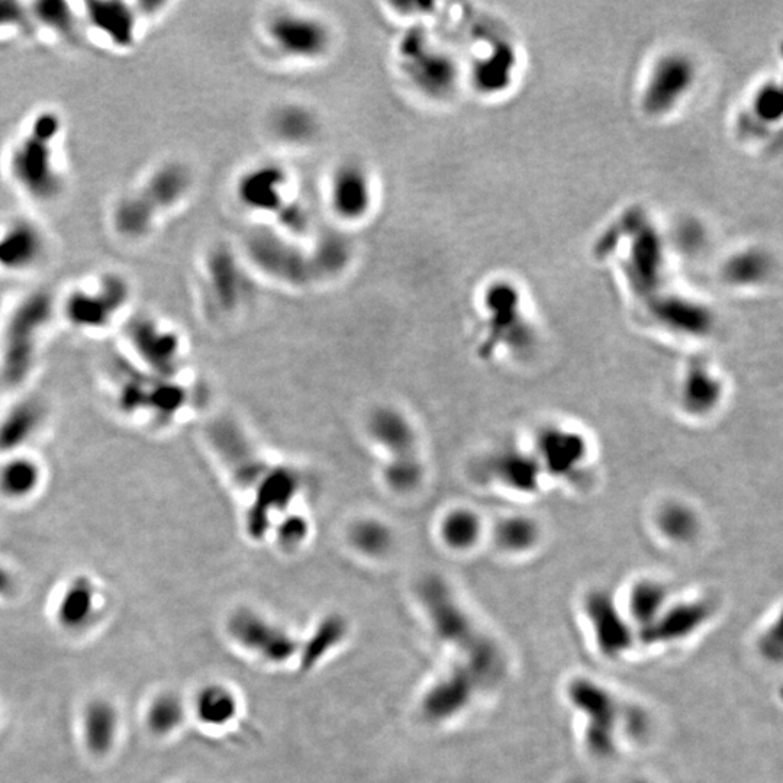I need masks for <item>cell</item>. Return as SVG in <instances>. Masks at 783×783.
<instances>
[{"label":"cell","mask_w":783,"mask_h":783,"mask_svg":"<svg viewBox=\"0 0 783 783\" xmlns=\"http://www.w3.org/2000/svg\"><path fill=\"white\" fill-rule=\"evenodd\" d=\"M270 131L277 141L292 147H305L319 137L318 116L304 105L280 106L270 118Z\"/></svg>","instance_id":"25"},{"label":"cell","mask_w":783,"mask_h":783,"mask_svg":"<svg viewBox=\"0 0 783 783\" xmlns=\"http://www.w3.org/2000/svg\"><path fill=\"white\" fill-rule=\"evenodd\" d=\"M86 40L101 47L128 53L140 43L145 28L156 18L163 3L85 2L79 3Z\"/></svg>","instance_id":"7"},{"label":"cell","mask_w":783,"mask_h":783,"mask_svg":"<svg viewBox=\"0 0 783 783\" xmlns=\"http://www.w3.org/2000/svg\"><path fill=\"white\" fill-rule=\"evenodd\" d=\"M31 18L25 3L0 2V40L32 37Z\"/></svg>","instance_id":"36"},{"label":"cell","mask_w":783,"mask_h":783,"mask_svg":"<svg viewBox=\"0 0 783 783\" xmlns=\"http://www.w3.org/2000/svg\"><path fill=\"white\" fill-rule=\"evenodd\" d=\"M251 253L260 269L277 282L290 286H306L318 282L311 256H304L292 244H283L280 238L259 237Z\"/></svg>","instance_id":"17"},{"label":"cell","mask_w":783,"mask_h":783,"mask_svg":"<svg viewBox=\"0 0 783 783\" xmlns=\"http://www.w3.org/2000/svg\"><path fill=\"white\" fill-rule=\"evenodd\" d=\"M547 482L578 485L594 463V444L585 430L563 421L541 424L528 444Z\"/></svg>","instance_id":"6"},{"label":"cell","mask_w":783,"mask_h":783,"mask_svg":"<svg viewBox=\"0 0 783 783\" xmlns=\"http://www.w3.org/2000/svg\"><path fill=\"white\" fill-rule=\"evenodd\" d=\"M263 43L273 56L296 66H315L328 60L335 47L333 25L317 12L280 8L261 24Z\"/></svg>","instance_id":"4"},{"label":"cell","mask_w":783,"mask_h":783,"mask_svg":"<svg viewBox=\"0 0 783 783\" xmlns=\"http://www.w3.org/2000/svg\"><path fill=\"white\" fill-rule=\"evenodd\" d=\"M185 718V707L179 696L163 694L157 696L147 711V725L156 736L173 733Z\"/></svg>","instance_id":"32"},{"label":"cell","mask_w":783,"mask_h":783,"mask_svg":"<svg viewBox=\"0 0 783 783\" xmlns=\"http://www.w3.org/2000/svg\"><path fill=\"white\" fill-rule=\"evenodd\" d=\"M193 188L195 176L188 164L174 159L159 161L111 203L108 224L112 234L132 246L145 243L186 205Z\"/></svg>","instance_id":"2"},{"label":"cell","mask_w":783,"mask_h":783,"mask_svg":"<svg viewBox=\"0 0 783 783\" xmlns=\"http://www.w3.org/2000/svg\"><path fill=\"white\" fill-rule=\"evenodd\" d=\"M96 608V591L89 579L73 580L57 608V618L66 630H83L92 621Z\"/></svg>","instance_id":"28"},{"label":"cell","mask_w":783,"mask_h":783,"mask_svg":"<svg viewBox=\"0 0 783 783\" xmlns=\"http://www.w3.org/2000/svg\"><path fill=\"white\" fill-rule=\"evenodd\" d=\"M438 536L450 550L464 553L478 547L485 536V524L475 509L451 508L440 520Z\"/></svg>","instance_id":"26"},{"label":"cell","mask_w":783,"mask_h":783,"mask_svg":"<svg viewBox=\"0 0 783 783\" xmlns=\"http://www.w3.org/2000/svg\"><path fill=\"white\" fill-rule=\"evenodd\" d=\"M348 540L360 553L369 557H380L392 549L393 533L385 522L375 518H363L351 525Z\"/></svg>","instance_id":"30"},{"label":"cell","mask_w":783,"mask_h":783,"mask_svg":"<svg viewBox=\"0 0 783 783\" xmlns=\"http://www.w3.org/2000/svg\"><path fill=\"white\" fill-rule=\"evenodd\" d=\"M128 337L145 362L153 364L161 375H173L182 353L179 335L157 319L138 317L128 325Z\"/></svg>","instance_id":"19"},{"label":"cell","mask_w":783,"mask_h":783,"mask_svg":"<svg viewBox=\"0 0 783 783\" xmlns=\"http://www.w3.org/2000/svg\"><path fill=\"white\" fill-rule=\"evenodd\" d=\"M493 546L508 557H525L540 549L544 530L534 515L512 512L502 515L491 528Z\"/></svg>","instance_id":"22"},{"label":"cell","mask_w":783,"mask_h":783,"mask_svg":"<svg viewBox=\"0 0 783 783\" xmlns=\"http://www.w3.org/2000/svg\"><path fill=\"white\" fill-rule=\"evenodd\" d=\"M66 128L61 112L44 106L27 116L6 145V180L32 205H54L69 189Z\"/></svg>","instance_id":"1"},{"label":"cell","mask_w":783,"mask_h":783,"mask_svg":"<svg viewBox=\"0 0 783 783\" xmlns=\"http://www.w3.org/2000/svg\"><path fill=\"white\" fill-rule=\"evenodd\" d=\"M199 276L209 304L218 311H235L248 295L244 272L228 248H211L202 259Z\"/></svg>","instance_id":"15"},{"label":"cell","mask_w":783,"mask_h":783,"mask_svg":"<svg viewBox=\"0 0 783 783\" xmlns=\"http://www.w3.org/2000/svg\"><path fill=\"white\" fill-rule=\"evenodd\" d=\"M475 467L480 482L520 498H536L549 483L528 446L496 447L480 457Z\"/></svg>","instance_id":"11"},{"label":"cell","mask_w":783,"mask_h":783,"mask_svg":"<svg viewBox=\"0 0 783 783\" xmlns=\"http://www.w3.org/2000/svg\"><path fill=\"white\" fill-rule=\"evenodd\" d=\"M383 480L393 492L411 493L420 488L425 478V463L422 456L386 460L382 469Z\"/></svg>","instance_id":"31"},{"label":"cell","mask_w":783,"mask_h":783,"mask_svg":"<svg viewBox=\"0 0 783 783\" xmlns=\"http://www.w3.org/2000/svg\"><path fill=\"white\" fill-rule=\"evenodd\" d=\"M230 630L232 636L251 652L269 660L289 659L295 652V643L290 640L285 631L264 620L253 611H240L231 618Z\"/></svg>","instance_id":"20"},{"label":"cell","mask_w":783,"mask_h":783,"mask_svg":"<svg viewBox=\"0 0 783 783\" xmlns=\"http://www.w3.org/2000/svg\"><path fill=\"white\" fill-rule=\"evenodd\" d=\"M196 712L199 720L209 725L228 723L235 714V699L227 689L221 686H209L202 689L196 699Z\"/></svg>","instance_id":"33"},{"label":"cell","mask_w":783,"mask_h":783,"mask_svg":"<svg viewBox=\"0 0 783 783\" xmlns=\"http://www.w3.org/2000/svg\"><path fill=\"white\" fill-rule=\"evenodd\" d=\"M40 480L37 466L28 460H15L6 464L0 473V486L3 491L12 496L27 495L34 491Z\"/></svg>","instance_id":"34"},{"label":"cell","mask_w":783,"mask_h":783,"mask_svg":"<svg viewBox=\"0 0 783 783\" xmlns=\"http://www.w3.org/2000/svg\"><path fill=\"white\" fill-rule=\"evenodd\" d=\"M379 198L377 176L362 160H341L328 174L325 199L341 224L359 225L372 218Z\"/></svg>","instance_id":"9"},{"label":"cell","mask_w":783,"mask_h":783,"mask_svg":"<svg viewBox=\"0 0 783 783\" xmlns=\"http://www.w3.org/2000/svg\"><path fill=\"white\" fill-rule=\"evenodd\" d=\"M672 599L666 582L652 576H643L631 582L625 592L624 602L620 604L633 625L640 624L649 628L665 612Z\"/></svg>","instance_id":"23"},{"label":"cell","mask_w":783,"mask_h":783,"mask_svg":"<svg viewBox=\"0 0 783 783\" xmlns=\"http://www.w3.org/2000/svg\"><path fill=\"white\" fill-rule=\"evenodd\" d=\"M676 406L683 417L702 421L714 417L727 398V380L711 360L691 359L676 383Z\"/></svg>","instance_id":"14"},{"label":"cell","mask_w":783,"mask_h":783,"mask_svg":"<svg viewBox=\"0 0 783 783\" xmlns=\"http://www.w3.org/2000/svg\"><path fill=\"white\" fill-rule=\"evenodd\" d=\"M483 311L486 312V340L480 351L486 354L507 351L518 356L533 347V331L522 318L518 298L511 289L499 286L489 289L483 298Z\"/></svg>","instance_id":"12"},{"label":"cell","mask_w":783,"mask_h":783,"mask_svg":"<svg viewBox=\"0 0 783 783\" xmlns=\"http://www.w3.org/2000/svg\"><path fill=\"white\" fill-rule=\"evenodd\" d=\"M51 253L50 232L37 218L18 214L0 221V275H34L48 263Z\"/></svg>","instance_id":"10"},{"label":"cell","mask_w":783,"mask_h":783,"mask_svg":"<svg viewBox=\"0 0 783 783\" xmlns=\"http://www.w3.org/2000/svg\"><path fill=\"white\" fill-rule=\"evenodd\" d=\"M657 317L667 330L681 335V337L695 338V340L708 337L714 328V319H712L710 312L701 306L692 304L663 306L657 312Z\"/></svg>","instance_id":"29"},{"label":"cell","mask_w":783,"mask_h":783,"mask_svg":"<svg viewBox=\"0 0 783 783\" xmlns=\"http://www.w3.org/2000/svg\"><path fill=\"white\" fill-rule=\"evenodd\" d=\"M656 536L670 547L695 546L704 533V520L699 509L682 498L663 499L652 514Z\"/></svg>","instance_id":"18"},{"label":"cell","mask_w":783,"mask_h":783,"mask_svg":"<svg viewBox=\"0 0 783 783\" xmlns=\"http://www.w3.org/2000/svg\"><path fill=\"white\" fill-rule=\"evenodd\" d=\"M27 6L34 35L72 47L86 40L79 3L35 2Z\"/></svg>","instance_id":"21"},{"label":"cell","mask_w":783,"mask_h":783,"mask_svg":"<svg viewBox=\"0 0 783 783\" xmlns=\"http://www.w3.org/2000/svg\"><path fill=\"white\" fill-rule=\"evenodd\" d=\"M692 69L685 60L670 57L654 72L647 89V106L653 112L666 111L682 95L692 80Z\"/></svg>","instance_id":"27"},{"label":"cell","mask_w":783,"mask_h":783,"mask_svg":"<svg viewBox=\"0 0 783 783\" xmlns=\"http://www.w3.org/2000/svg\"><path fill=\"white\" fill-rule=\"evenodd\" d=\"M40 411L35 405H22L14 414L9 415L8 421L0 428V444L3 447H12L21 444L22 440L37 427Z\"/></svg>","instance_id":"35"},{"label":"cell","mask_w":783,"mask_h":783,"mask_svg":"<svg viewBox=\"0 0 783 783\" xmlns=\"http://www.w3.org/2000/svg\"><path fill=\"white\" fill-rule=\"evenodd\" d=\"M235 198L250 214L272 218L286 232L301 234L308 228L295 177L277 161H259L247 167L235 182Z\"/></svg>","instance_id":"3"},{"label":"cell","mask_w":783,"mask_h":783,"mask_svg":"<svg viewBox=\"0 0 783 783\" xmlns=\"http://www.w3.org/2000/svg\"><path fill=\"white\" fill-rule=\"evenodd\" d=\"M54 314V299L47 290L25 296L12 311L5 334V360L9 375L19 379L25 373L34 353L38 334Z\"/></svg>","instance_id":"13"},{"label":"cell","mask_w":783,"mask_h":783,"mask_svg":"<svg viewBox=\"0 0 783 783\" xmlns=\"http://www.w3.org/2000/svg\"><path fill=\"white\" fill-rule=\"evenodd\" d=\"M131 295L127 277L116 270H105L74 285L64 298L63 312L73 327L99 330L114 322Z\"/></svg>","instance_id":"8"},{"label":"cell","mask_w":783,"mask_h":783,"mask_svg":"<svg viewBox=\"0 0 783 783\" xmlns=\"http://www.w3.org/2000/svg\"><path fill=\"white\" fill-rule=\"evenodd\" d=\"M367 434L386 460L421 456L420 435L411 418L395 406H379L367 418Z\"/></svg>","instance_id":"16"},{"label":"cell","mask_w":783,"mask_h":783,"mask_svg":"<svg viewBox=\"0 0 783 783\" xmlns=\"http://www.w3.org/2000/svg\"><path fill=\"white\" fill-rule=\"evenodd\" d=\"M398 72L422 98L446 101L457 86L453 57L422 27H412L395 45Z\"/></svg>","instance_id":"5"},{"label":"cell","mask_w":783,"mask_h":783,"mask_svg":"<svg viewBox=\"0 0 783 783\" xmlns=\"http://www.w3.org/2000/svg\"><path fill=\"white\" fill-rule=\"evenodd\" d=\"M119 730L115 705L106 699H93L82 714V736L87 750L96 756L111 752Z\"/></svg>","instance_id":"24"}]
</instances>
